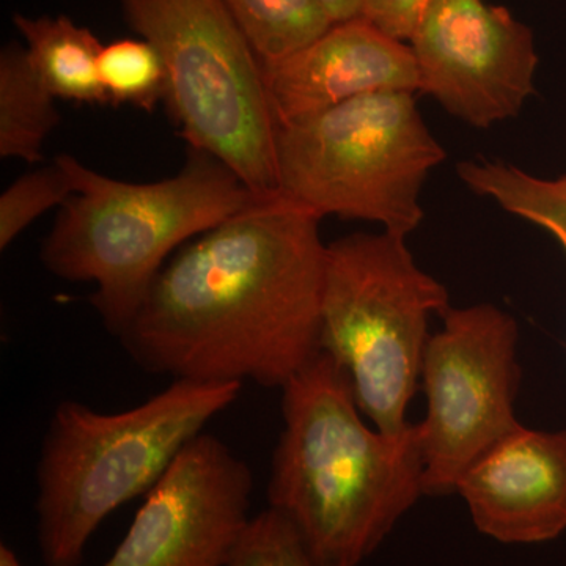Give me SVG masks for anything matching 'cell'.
Here are the masks:
<instances>
[{
  "mask_svg": "<svg viewBox=\"0 0 566 566\" xmlns=\"http://www.w3.org/2000/svg\"><path fill=\"white\" fill-rule=\"evenodd\" d=\"M457 174L472 192L553 233L566 252V177L543 180L513 164L490 159L460 163Z\"/></svg>",
  "mask_w": 566,
  "mask_h": 566,
  "instance_id": "obj_15",
  "label": "cell"
},
{
  "mask_svg": "<svg viewBox=\"0 0 566 566\" xmlns=\"http://www.w3.org/2000/svg\"><path fill=\"white\" fill-rule=\"evenodd\" d=\"M13 24L24 40L36 76L57 99L107 104L98 62L104 44L98 36L65 17H28L17 13Z\"/></svg>",
  "mask_w": 566,
  "mask_h": 566,
  "instance_id": "obj_13",
  "label": "cell"
},
{
  "mask_svg": "<svg viewBox=\"0 0 566 566\" xmlns=\"http://www.w3.org/2000/svg\"><path fill=\"white\" fill-rule=\"evenodd\" d=\"M55 96L36 76L18 43L0 51V156L35 164L48 137L61 123Z\"/></svg>",
  "mask_w": 566,
  "mask_h": 566,
  "instance_id": "obj_14",
  "label": "cell"
},
{
  "mask_svg": "<svg viewBox=\"0 0 566 566\" xmlns=\"http://www.w3.org/2000/svg\"><path fill=\"white\" fill-rule=\"evenodd\" d=\"M360 415L348 375L322 349L282 386L268 509L322 566L363 564L424 494L420 424L386 433Z\"/></svg>",
  "mask_w": 566,
  "mask_h": 566,
  "instance_id": "obj_2",
  "label": "cell"
},
{
  "mask_svg": "<svg viewBox=\"0 0 566 566\" xmlns=\"http://www.w3.org/2000/svg\"><path fill=\"white\" fill-rule=\"evenodd\" d=\"M263 70L279 128L357 96L415 93L420 84L412 48L364 18L331 25L314 43L282 61L263 63Z\"/></svg>",
  "mask_w": 566,
  "mask_h": 566,
  "instance_id": "obj_12",
  "label": "cell"
},
{
  "mask_svg": "<svg viewBox=\"0 0 566 566\" xmlns=\"http://www.w3.org/2000/svg\"><path fill=\"white\" fill-rule=\"evenodd\" d=\"M166 66V104L191 150L226 164L259 196L279 191L277 136L263 63L223 0H120Z\"/></svg>",
  "mask_w": 566,
  "mask_h": 566,
  "instance_id": "obj_5",
  "label": "cell"
},
{
  "mask_svg": "<svg viewBox=\"0 0 566 566\" xmlns=\"http://www.w3.org/2000/svg\"><path fill=\"white\" fill-rule=\"evenodd\" d=\"M55 161L74 193L41 244V264L62 281L93 283L91 304L115 337L175 252L262 197L191 148L177 174L151 182L115 180L66 153Z\"/></svg>",
  "mask_w": 566,
  "mask_h": 566,
  "instance_id": "obj_3",
  "label": "cell"
},
{
  "mask_svg": "<svg viewBox=\"0 0 566 566\" xmlns=\"http://www.w3.org/2000/svg\"><path fill=\"white\" fill-rule=\"evenodd\" d=\"M315 2L322 7L329 20L337 24V22L360 18L364 0H315Z\"/></svg>",
  "mask_w": 566,
  "mask_h": 566,
  "instance_id": "obj_21",
  "label": "cell"
},
{
  "mask_svg": "<svg viewBox=\"0 0 566 566\" xmlns=\"http://www.w3.org/2000/svg\"><path fill=\"white\" fill-rule=\"evenodd\" d=\"M319 221L275 192L189 241L118 334L123 349L148 374L282 389L319 352Z\"/></svg>",
  "mask_w": 566,
  "mask_h": 566,
  "instance_id": "obj_1",
  "label": "cell"
},
{
  "mask_svg": "<svg viewBox=\"0 0 566 566\" xmlns=\"http://www.w3.org/2000/svg\"><path fill=\"white\" fill-rule=\"evenodd\" d=\"M433 0H364L360 18L390 39L411 41Z\"/></svg>",
  "mask_w": 566,
  "mask_h": 566,
  "instance_id": "obj_20",
  "label": "cell"
},
{
  "mask_svg": "<svg viewBox=\"0 0 566 566\" xmlns=\"http://www.w3.org/2000/svg\"><path fill=\"white\" fill-rule=\"evenodd\" d=\"M98 71L107 104L151 112L166 98V66L150 41L125 39L104 44Z\"/></svg>",
  "mask_w": 566,
  "mask_h": 566,
  "instance_id": "obj_17",
  "label": "cell"
},
{
  "mask_svg": "<svg viewBox=\"0 0 566 566\" xmlns=\"http://www.w3.org/2000/svg\"><path fill=\"white\" fill-rule=\"evenodd\" d=\"M411 48L419 91L474 128L516 117L535 93L534 35L504 7L433 0Z\"/></svg>",
  "mask_w": 566,
  "mask_h": 566,
  "instance_id": "obj_10",
  "label": "cell"
},
{
  "mask_svg": "<svg viewBox=\"0 0 566 566\" xmlns=\"http://www.w3.org/2000/svg\"><path fill=\"white\" fill-rule=\"evenodd\" d=\"M430 335L422 376L427 417L420 422L424 494L455 493L464 472L520 427L517 324L493 304L453 308Z\"/></svg>",
  "mask_w": 566,
  "mask_h": 566,
  "instance_id": "obj_8",
  "label": "cell"
},
{
  "mask_svg": "<svg viewBox=\"0 0 566 566\" xmlns=\"http://www.w3.org/2000/svg\"><path fill=\"white\" fill-rule=\"evenodd\" d=\"M475 527L506 545H532L566 531V430L516 427L458 482Z\"/></svg>",
  "mask_w": 566,
  "mask_h": 566,
  "instance_id": "obj_11",
  "label": "cell"
},
{
  "mask_svg": "<svg viewBox=\"0 0 566 566\" xmlns=\"http://www.w3.org/2000/svg\"><path fill=\"white\" fill-rule=\"evenodd\" d=\"M449 308L446 286L416 263L405 237L359 232L327 244L319 349L344 368L378 430L408 427L428 322Z\"/></svg>",
  "mask_w": 566,
  "mask_h": 566,
  "instance_id": "obj_6",
  "label": "cell"
},
{
  "mask_svg": "<svg viewBox=\"0 0 566 566\" xmlns=\"http://www.w3.org/2000/svg\"><path fill=\"white\" fill-rule=\"evenodd\" d=\"M262 63L303 50L334 24L315 0H223Z\"/></svg>",
  "mask_w": 566,
  "mask_h": 566,
  "instance_id": "obj_16",
  "label": "cell"
},
{
  "mask_svg": "<svg viewBox=\"0 0 566 566\" xmlns=\"http://www.w3.org/2000/svg\"><path fill=\"white\" fill-rule=\"evenodd\" d=\"M74 193L70 175L57 161L17 178L0 196V249L6 251L25 229Z\"/></svg>",
  "mask_w": 566,
  "mask_h": 566,
  "instance_id": "obj_18",
  "label": "cell"
},
{
  "mask_svg": "<svg viewBox=\"0 0 566 566\" xmlns=\"http://www.w3.org/2000/svg\"><path fill=\"white\" fill-rule=\"evenodd\" d=\"M241 389L238 382L172 379L150 400L115 415L62 401L36 463V539L44 566H80L104 521L150 493Z\"/></svg>",
  "mask_w": 566,
  "mask_h": 566,
  "instance_id": "obj_4",
  "label": "cell"
},
{
  "mask_svg": "<svg viewBox=\"0 0 566 566\" xmlns=\"http://www.w3.org/2000/svg\"><path fill=\"white\" fill-rule=\"evenodd\" d=\"M0 566H22L20 558L9 546H0Z\"/></svg>",
  "mask_w": 566,
  "mask_h": 566,
  "instance_id": "obj_22",
  "label": "cell"
},
{
  "mask_svg": "<svg viewBox=\"0 0 566 566\" xmlns=\"http://www.w3.org/2000/svg\"><path fill=\"white\" fill-rule=\"evenodd\" d=\"M227 566H322L292 524L274 510L252 516Z\"/></svg>",
  "mask_w": 566,
  "mask_h": 566,
  "instance_id": "obj_19",
  "label": "cell"
},
{
  "mask_svg": "<svg viewBox=\"0 0 566 566\" xmlns=\"http://www.w3.org/2000/svg\"><path fill=\"white\" fill-rule=\"evenodd\" d=\"M252 491L248 463L218 436H197L103 566H227L251 523Z\"/></svg>",
  "mask_w": 566,
  "mask_h": 566,
  "instance_id": "obj_9",
  "label": "cell"
},
{
  "mask_svg": "<svg viewBox=\"0 0 566 566\" xmlns=\"http://www.w3.org/2000/svg\"><path fill=\"white\" fill-rule=\"evenodd\" d=\"M444 159L412 92L368 93L279 128V191L318 218L378 222L406 238L423 219V182Z\"/></svg>",
  "mask_w": 566,
  "mask_h": 566,
  "instance_id": "obj_7",
  "label": "cell"
}]
</instances>
